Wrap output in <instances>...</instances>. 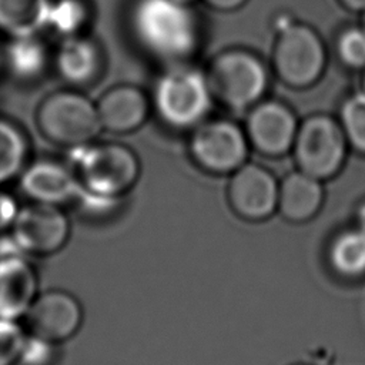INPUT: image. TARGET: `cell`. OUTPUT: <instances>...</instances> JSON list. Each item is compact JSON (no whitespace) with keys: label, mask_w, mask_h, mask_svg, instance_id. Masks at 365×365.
Wrapping results in <instances>:
<instances>
[{"label":"cell","mask_w":365,"mask_h":365,"mask_svg":"<svg viewBox=\"0 0 365 365\" xmlns=\"http://www.w3.org/2000/svg\"><path fill=\"white\" fill-rule=\"evenodd\" d=\"M19 205L11 194L0 187V237L6 235L14 221Z\"/></svg>","instance_id":"cell-27"},{"label":"cell","mask_w":365,"mask_h":365,"mask_svg":"<svg viewBox=\"0 0 365 365\" xmlns=\"http://www.w3.org/2000/svg\"><path fill=\"white\" fill-rule=\"evenodd\" d=\"M34 124L46 141L68 151L93 143L103 130L96 103L71 87L46 94L34 110Z\"/></svg>","instance_id":"cell-3"},{"label":"cell","mask_w":365,"mask_h":365,"mask_svg":"<svg viewBox=\"0 0 365 365\" xmlns=\"http://www.w3.org/2000/svg\"><path fill=\"white\" fill-rule=\"evenodd\" d=\"M339 3L351 11H356V13L365 11V0H339Z\"/></svg>","instance_id":"cell-29"},{"label":"cell","mask_w":365,"mask_h":365,"mask_svg":"<svg viewBox=\"0 0 365 365\" xmlns=\"http://www.w3.org/2000/svg\"><path fill=\"white\" fill-rule=\"evenodd\" d=\"M362 14H364V16H362V23H361V27H362V30L365 31V11H364Z\"/></svg>","instance_id":"cell-33"},{"label":"cell","mask_w":365,"mask_h":365,"mask_svg":"<svg viewBox=\"0 0 365 365\" xmlns=\"http://www.w3.org/2000/svg\"><path fill=\"white\" fill-rule=\"evenodd\" d=\"M211 100L207 74L192 67H177L158 78L153 104L165 125L194 130L205 120Z\"/></svg>","instance_id":"cell-5"},{"label":"cell","mask_w":365,"mask_h":365,"mask_svg":"<svg viewBox=\"0 0 365 365\" xmlns=\"http://www.w3.org/2000/svg\"><path fill=\"white\" fill-rule=\"evenodd\" d=\"M348 147L338 120L327 114H312L298 124L291 154L297 170L327 181L342 170Z\"/></svg>","instance_id":"cell-6"},{"label":"cell","mask_w":365,"mask_h":365,"mask_svg":"<svg viewBox=\"0 0 365 365\" xmlns=\"http://www.w3.org/2000/svg\"><path fill=\"white\" fill-rule=\"evenodd\" d=\"M83 317L80 301L71 292L56 288L38 292L23 319L27 334L58 345L77 334Z\"/></svg>","instance_id":"cell-12"},{"label":"cell","mask_w":365,"mask_h":365,"mask_svg":"<svg viewBox=\"0 0 365 365\" xmlns=\"http://www.w3.org/2000/svg\"><path fill=\"white\" fill-rule=\"evenodd\" d=\"M38 295V274L29 255L0 237V318L20 321Z\"/></svg>","instance_id":"cell-11"},{"label":"cell","mask_w":365,"mask_h":365,"mask_svg":"<svg viewBox=\"0 0 365 365\" xmlns=\"http://www.w3.org/2000/svg\"><path fill=\"white\" fill-rule=\"evenodd\" d=\"M27 338L20 321L0 318V365H16Z\"/></svg>","instance_id":"cell-24"},{"label":"cell","mask_w":365,"mask_h":365,"mask_svg":"<svg viewBox=\"0 0 365 365\" xmlns=\"http://www.w3.org/2000/svg\"><path fill=\"white\" fill-rule=\"evenodd\" d=\"M250 143L244 128L231 120L217 118L198 124L190 138V154L204 171L230 175L247 163Z\"/></svg>","instance_id":"cell-8"},{"label":"cell","mask_w":365,"mask_h":365,"mask_svg":"<svg viewBox=\"0 0 365 365\" xmlns=\"http://www.w3.org/2000/svg\"><path fill=\"white\" fill-rule=\"evenodd\" d=\"M279 181L261 164L245 163L230 174L227 200L235 215L245 221H264L278 207Z\"/></svg>","instance_id":"cell-10"},{"label":"cell","mask_w":365,"mask_h":365,"mask_svg":"<svg viewBox=\"0 0 365 365\" xmlns=\"http://www.w3.org/2000/svg\"><path fill=\"white\" fill-rule=\"evenodd\" d=\"M327 64L325 46L318 33L288 16L277 21L272 67L278 78L291 88H308L322 76Z\"/></svg>","instance_id":"cell-4"},{"label":"cell","mask_w":365,"mask_h":365,"mask_svg":"<svg viewBox=\"0 0 365 365\" xmlns=\"http://www.w3.org/2000/svg\"><path fill=\"white\" fill-rule=\"evenodd\" d=\"M103 67L100 46L91 37L83 34L66 37L53 51V66L58 78L71 88L93 83Z\"/></svg>","instance_id":"cell-16"},{"label":"cell","mask_w":365,"mask_h":365,"mask_svg":"<svg viewBox=\"0 0 365 365\" xmlns=\"http://www.w3.org/2000/svg\"><path fill=\"white\" fill-rule=\"evenodd\" d=\"M292 365H311V364H292Z\"/></svg>","instance_id":"cell-34"},{"label":"cell","mask_w":365,"mask_h":365,"mask_svg":"<svg viewBox=\"0 0 365 365\" xmlns=\"http://www.w3.org/2000/svg\"><path fill=\"white\" fill-rule=\"evenodd\" d=\"M211 9L218 11H232L242 7L247 0H204Z\"/></svg>","instance_id":"cell-28"},{"label":"cell","mask_w":365,"mask_h":365,"mask_svg":"<svg viewBox=\"0 0 365 365\" xmlns=\"http://www.w3.org/2000/svg\"><path fill=\"white\" fill-rule=\"evenodd\" d=\"M17 184L27 201L58 207L76 202L81 191L70 161L48 155L31 158L17 178Z\"/></svg>","instance_id":"cell-13"},{"label":"cell","mask_w":365,"mask_h":365,"mask_svg":"<svg viewBox=\"0 0 365 365\" xmlns=\"http://www.w3.org/2000/svg\"><path fill=\"white\" fill-rule=\"evenodd\" d=\"M324 181L299 170L287 174L278 187L277 211L291 222L312 220L321 210L325 198Z\"/></svg>","instance_id":"cell-18"},{"label":"cell","mask_w":365,"mask_h":365,"mask_svg":"<svg viewBox=\"0 0 365 365\" xmlns=\"http://www.w3.org/2000/svg\"><path fill=\"white\" fill-rule=\"evenodd\" d=\"M70 164L80 181L81 191L117 200L125 195L140 177V160L120 143H90L70 150Z\"/></svg>","instance_id":"cell-2"},{"label":"cell","mask_w":365,"mask_h":365,"mask_svg":"<svg viewBox=\"0 0 365 365\" xmlns=\"http://www.w3.org/2000/svg\"><path fill=\"white\" fill-rule=\"evenodd\" d=\"M339 124L346 137L348 145L365 155V93L348 97L339 111Z\"/></svg>","instance_id":"cell-23"},{"label":"cell","mask_w":365,"mask_h":365,"mask_svg":"<svg viewBox=\"0 0 365 365\" xmlns=\"http://www.w3.org/2000/svg\"><path fill=\"white\" fill-rule=\"evenodd\" d=\"M3 41L4 38H0V74L3 73Z\"/></svg>","instance_id":"cell-31"},{"label":"cell","mask_w":365,"mask_h":365,"mask_svg":"<svg viewBox=\"0 0 365 365\" xmlns=\"http://www.w3.org/2000/svg\"><path fill=\"white\" fill-rule=\"evenodd\" d=\"M298 121L292 110L281 101L265 100L250 108L244 131L250 147L269 158L291 153Z\"/></svg>","instance_id":"cell-14"},{"label":"cell","mask_w":365,"mask_h":365,"mask_svg":"<svg viewBox=\"0 0 365 365\" xmlns=\"http://www.w3.org/2000/svg\"><path fill=\"white\" fill-rule=\"evenodd\" d=\"M51 0H0V37L13 38L46 31Z\"/></svg>","instance_id":"cell-19"},{"label":"cell","mask_w":365,"mask_h":365,"mask_svg":"<svg viewBox=\"0 0 365 365\" xmlns=\"http://www.w3.org/2000/svg\"><path fill=\"white\" fill-rule=\"evenodd\" d=\"M57 358V344L27 334L16 365H53Z\"/></svg>","instance_id":"cell-26"},{"label":"cell","mask_w":365,"mask_h":365,"mask_svg":"<svg viewBox=\"0 0 365 365\" xmlns=\"http://www.w3.org/2000/svg\"><path fill=\"white\" fill-rule=\"evenodd\" d=\"M332 271L348 279L365 275V230L355 227L336 234L328 247Z\"/></svg>","instance_id":"cell-21"},{"label":"cell","mask_w":365,"mask_h":365,"mask_svg":"<svg viewBox=\"0 0 365 365\" xmlns=\"http://www.w3.org/2000/svg\"><path fill=\"white\" fill-rule=\"evenodd\" d=\"M207 80L212 97L232 110H247L261 101L268 86L264 63L251 51L232 48L211 63Z\"/></svg>","instance_id":"cell-7"},{"label":"cell","mask_w":365,"mask_h":365,"mask_svg":"<svg viewBox=\"0 0 365 365\" xmlns=\"http://www.w3.org/2000/svg\"><path fill=\"white\" fill-rule=\"evenodd\" d=\"M339 60L351 68H365V31L362 27L344 30L336 40Z\"/></svg>","instance_id":"cell-25"},{"label":"cell","mask_w":365,"mask_h":365,"mask_svg":"<svg viewBox=\"0 0 365 365\" xmlns=\"http://www.w3.org/2000/svg\"><path fill=\"white\" fill-rule=\"evenodd\" d=\"M70 231V220L63 207L27 201L19 207L7 235L23 254L47 257L64 248Z\"/></svg>","instance_id":"cell-9"},{"label":"cell","mask_w":365,"mask_h":365,"mask_svg":"<svg viewBox=\"0 0 365 365\" xmlns=\"http://www.w3.org/2000/svg\"><path fill=\"white\" fill-rule=\"evenodd\" d=\"M356 218H358V227L365 230V202H364V204L359 207Z\"/></svg>","instance_id":"cell-30"},{"label":"cell","mask_w":365,"mask_h":365,"mask_svg":"<svg viewBox=\"0 0 365 365\" xmlns=\"http://www.w3.org/2000/svg\"><path fill=\"white\" fill-rule=\"evenodd\" d=\"M131 27L141 46L161 60L181 61L198 47L195 14L174 0H135Z\"/></svg>","instance_id":"cell-1"},{"label":"cell","mask_w":365,"mask_h":365,"mask_svg":"<svg viewBox=\"0 0 365 365\" xmlns=\"http://www.w3.org/2000/svg\"><path fill=\"white\" fill-rule=\"evenodd\" d=\"M31 160V144L24 128L0 115V187L17 181Z\"/></svg>","instance_id":"cell-20"},{"label":"cell","mask_w":365,"mask_h":365,"mask_svg":"<svg viewBox=\"0 0 365 365\" xmlns=\"http://www.w3.org/2000/svg\"><path fill=\"white\" fill-rule=\"evenodd\" d=\"M174 1L181 3V4H190V3H191V1H194V0H174Z\"/></svg>","instance_id":"cell-32"},{"label":"cell","mask_w":365,"mask_h":365,"mask_svg":"<svg viewBox=\"0 0 365 365\" xmlns=\"http://www.w3.org/2000/svg\"><path fill=\"white\" fill-rule=\"evenodd\" d=\"M364 93H365V76H364Z\"/></svg>","instance_id":"cell-35"},{"label":"cell","mask_w":365,"mask_h":365,"mask_svg":"<svg viewBox=\"0 0 365 365\" xmlns=\"http://www.w3.org/2000/svg\"><path fill=\"white\" fill-rule=\"evenodd\" d=\"M101 128L125 134L140 128L150 113L147 96L134 86H117L107 90L96 103Z\"/></svg>","instance_id":"cell-17"},{"label":"cell","mask_w":365,"mask_h":365,"mask_svg":"<svg viewBox=\"0 0 365 365\" xmlns=\"http://www.w3.org/2000/svg\"><path fill=\"white\" fill-rule=\"evenodd\" d=\"M53 66V53L41 34L3 41V74L20 86L40 83Z\"/></svg>","instance_id":"cell-15"},{"label":"cell","mask_w":365,"mask_h":365,"mask_svg":"<svg viewBox=\"0 0 365 365\" xmlns=\"http://www.w3.org/2000/svg\"><path fill=\"white\" fill-rule=\"evenodd\" d=\"M90 20V7L86 0H51L46 31L60 40L83 34Z\"/></svg>","instance_id":"cell-22"}]
</instances>
